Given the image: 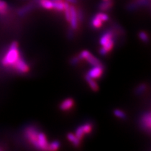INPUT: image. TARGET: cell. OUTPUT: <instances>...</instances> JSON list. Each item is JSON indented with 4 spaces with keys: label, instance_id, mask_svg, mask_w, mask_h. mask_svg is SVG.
<instances>
[{
    "label": "cell",
    "instance_id": "obj_28",
    "mask_svg": "<svg viewBox=\"0 0 151 151\" xmlns=\"http://www.w3.org/2000/svg\"><path fill=\"white\" fill-rule=\"evenodd\" d=\"M80 61L79 58L78 57H74L71 60H70V64L72 65H76L79 63V62Z\"/></svg>",
    "mask_w": 151,
    "mask_h": 151
},
{
    "label": "cell",
    "instance_id": "obj_19",
    "mask_svg": "<svg viewBox=\"0 0 151 151\" xmlns=\"http://www.w3.org/2000/svg\"><path fill=\"white\" fill-rule=\"evenodd\" d=\"M60 142L58 140H54L50 144L49 143L48 147H47V150H50V151H54L58 150L60 147Z\"/></svg>",
    "mask_w": 151,
    "mask_h": 151
},
{
    "label": "cell",
    "instance_id": "obj_10",
    "mask_svg": "<svg viewBox=\"0 0 151 151\" xmlns=\"http://www.w3.org/2000/svg\"><path fill=\"white\" fill-rule=\"evenodd\" d=\"M85 60L92 66H103L102 63L101 61L98 58H95V57L92 55L91 53L86 57V58L85 59Z\"/></svg>",
    "mask_w": 151,
    "mask_h": 151
},
{
    "label": "cell",
    "instance_id": "obj_6",
    "mask_svg": "<svg viewBox=\"0 0 151 151\" xmlns=\"http://www.w3.org/2000/svg\"><path fill=\"white\" fill-rule=\"evenodd\" d=\"M151 125V119H150V112L146 113L142 116L141 119V126L144 130L150 132Z\"/></svg>",
    "mask_w": 151,
    "mask_h": 151
},
{
    "label": "cell",
    "instance_id": "obj_5",
    "mask_svg": "<svg viewBox=\"0 0 151 151\" xmlns=\"http://www.w3.org/2000/svg\"><path fill=\"white\" fill-rule=\"evenodd\" d=\"M70 24L73 30H76L78 26V19L77 15V10L74 5H70Z\"/></svg>",
    "mask_w": 151,
    "mask_h": 151
},
{
    "label": "cell",
    "instance_id": "obj_30",
    "mask_svg": "<svg viewBox=\"0 0 151 151\" xmlns=\"http://www.w3.org/2000/svg\"><path fill=\"white\" fill-rule=\"evenodd\" d=\"M66 2H68L69 3H71V4H76L77 3V0H65Z\"/></svg>",
    "mask_w": 151,
    "mask_h": 151
},
{
    "label": "cell",
    "instance_id": "obj_18",
    "mask_svg": "<svg viewBox=\"0 0 151 151\" xmlns=\"http://www.w3.org/2000/svg\"><path fill=\"white\" fill-rule=\"evenodd\" d=\"M83 130L84 132V134H91L93 129V125L90 122L85 123L84 124L81 125Z\"/></svg>",
    "mask_w": 151,
    "mask_h": 151
},
{
    "label": "cell",
    "instance_id": "obj_2",
    "mask_svg": "<svg viewBox=\"0 0 151 151\" xmlns=\"http://www.w3.org/2000/svg\"><path fill=\"white\" fill-rule=\"evenodd\" d=\"M40 132L35 127L30 126L26 128L25 130V137L34 147L39 150V138Z\"/></svg>",
    "mask_w": 151,
    "mask_h": 151
},
{
    "label": "cell",
    "instance_id": "obj_32",
    "mask_svg": "<svg viewBox=\"0 0 151 151\" xmlns=\"http://www.w3.org/2000/svg\"><path fill=\"white\" fill-rule=\"evenodd\" d=\"M104 1H106V0H104Z\"/></svg>",
    "mask_w": 151,
    "mask_h": 151
},
{
    "label": "cell",
    "instance_id": "obj_22",
    "mask_svg": "<svg viewBox=\"0 0 151 151\" xmlns=\"http://www.w3.org/2000/svg\"><path fill=\"white\" fill-rule=\"evenodd\" d=\"M84 133L83 130V129L81 127V125L78 127V128L76 130L75 132V135L76 136V137L79 140H81L83 139V138L84 137Z\"/></svg>",
    "mask_w": 151,
    "mask_h": 151
},
{
    "label": "cell",
    "instance_id": "obj_7",
    "mask_svg": "<svg viewBox=\"0 0 151 151\" xmlns=\"http://www.w3.org/2000/svg\"><path fill=\"white\" fill-rule=\"evenodd\" d=\"M74 105V100L73 98H66L60 104L59 108L62 111H68L71 109Z\"/></svg>",
    "mask_w": 151,
    "mask_h": 151
},
{
    "label": "cell",
    "instance_id": "obj_25",
    "mask_svg": "<svg viewBox=\"0 0 151 151\" xmlns=\"http://www.w3.org/2000/svg\"><path fill=\"white\" fill-rule=\"evenodd\" d=\"M139 37L140 38V39L142 41L145 42V43H147V42L149 40V36H148L146 32H143V31H141V32H139Z\"/></svg>",
    "mask_w": 151,
    "mask_h": 151
},
{
    "label": "cell",
    "instance_id": "obj_3",
    "mask_svg": "<svg viewBox=\"0 0 151 151\" xmlns=\"http://www.w3.org/2000/svg\"><path fill=\"white\" fill-rule=\"evenodd\" d=\"M12 69H15V71L20 74H26L30 71L29 65L23 59L22 57L13 65Z\"/></svg>",
    "mask_w": 151,
    "mask_h": 151
},
{
    "label": "cell",
    "instance_id": "obj_14",
    "mask_svg": "<svg viewBox=\"0 0 151 151\" xmlns=\"http://www.w3.org/2000/svg\"><path fill=\"white\" fill-rule=\"evenodd\" d=\"M112 6H113L112 1H110V0H106V1L102 2L100 5H99V9L101 11L105 12L110 9Z\"/></svg>",
    "mask_w": 151,
    "mask_h": 151
},
{
    "label": "cell",
    "instance_id": "obj_20",
    "mask_svg": "<svg viewBox=\"0 0 151 151\" xmlns=\"http://www.w3.org/2000/svg\"><path fill=\"white\" fill-rule=\"evenodd\" d=\"M53 9L58 12H63L64 9V2L63 1L53 2Z\"/></svg>",
    "mask_w": 151,
    "mask_h": 151
},
{
    "label": "cell",
    "instance_id": "obj_1",
    "mask_svg": "<svg viewBox=\"0 0 151 151\" xmlns=\"http://www.w3.org/2000/svg\"><path fill=\"white\" fill-rule=\"evenodd\" d=\"M22 58L19 50L17 42H13L9 47V49L3 57L1 64L5 67L13 68L17 61Z\"/></svg>",
    "mask_w": 151,
    "mask_h": 151
},
{
    "label": "cell",
    "instance_id": "obj_12",
    "mask_svg": "<svg viewBox=\"0 0 151 151\" xmlns=\"http://www.w3.org/2000/svg\"><path fill=\"white\" fill-rule=\"evenodd\" d=\"M68 139L71 142L74 147H79L80 144H81V140H79L74 134L72 133H69L67 135Z\"/></svg>",
    "mask_w": 151,
    "mask_h": 151
},
{
    "label": "cell",
    "instance_id": "obj_17",
    "mask_svg": "<svg viewBox=\"0 0 151 151\" xmlns=\"http://www.w3.org/2000/svg\"><path fill=\"white\" fill-rule=\"evenodd\" d=\"M65 14V18L67 22H70V5L69 3L65 1L64 2V11Z\"/></svg>",
    "mask_w": 151,
    "mask_h": 151
},
{
    "label": "cell",
    "instance_id": "obj_13",
    "mask_svg": "<svg viewBox=\"0 0 151 151\" xmlns=\"http://www.w3.org/2000/svg\"><path fill=\"white\" fill-rule=\"evenodd\" d=\"M148 0H138L136 2L132 3L128 6V9L131 10V9H135V8L141 6L142 5H146Z\"/></svg>",
    "mask_w": 151,
    "mask_h": 151
},
{
    "label": "cell",
    "instance_id": "obj_33",
    "mask_svg": "<svg viewBox=\"0 0 151 151\" xmlns=\"http://www.w3.org/2000/svg\"><path fill=\"white\" fill-rule=\"evenodd\" d=\"M0 150H1V149H0Z\"/></svg>",
    "mask_w": 151,
    "mask_h": 151
},
{
    "label": "cell",
    "instance_id": "obj_21",
    "mask_svg": "<svg viewBox=\"0 0 151 151\" xmlns=\"http://www.w3.org/2000/svg\"><path fill=\"white\" fill-rule=\"evenodd\" d=\"M32 8H33L32 4H28V5H27V6H25L24 7H23L22 8L18 10V15H20V16L24 15L25 14L27 13L28 12H29L31 10V9H32Z\"/></svg>",
    "mask_w": 151,
    "mask_h": 151
},
{
    "label": "cell",
    "instance_id": "obj_15",
    "mask_svg": "<svg viewBox=\"0 0 151 151\" xmlns=\"http://www.w3.org/2000/svg\"><path fill=\"white\" fill-rule=\"evenodd\" d=\"M91 24L94 28H100L102 26L103 22L95 15L92 18Z\"/></svg>",
    "mask_w": 151,
    "mask_h": 151
},
{
    "label": "cell",
    "instance_id": "obj_29",
    "mask_svg": "<svg viewBox=\"0 0 151 151\" xmlns=\"http://www.w3.org/2000/svg\"><path fill=\"white\" fill-rule=\"evenodd\" d=\"M77 15H78V19L79 21H82L83 20V14L81 9H78L77 11Z\"/></svg>",
    "mask_w": 151,
    "mask_h": 151
},
{
    "label": "cell",
    "instance_id": "obj_31",
    "mask_svg": "<svg viewBox=\"0 0 151 151\" xmlns=\"http://www.w3.org/2000/svg\"><path fill=\"white\" fill-rule=\"evenodd\" d=\"M52 2H57V1H63V0H50Z\"/></svg>",
    "mask_w": 151,
    "mask_h": 151
},
{
    "label": "cell",
    "instance_id": "obj_27",
    "mask_svg": "<svg viewBox=\"0 0 151 151\" xmlns=\"http://www.w3.org/2000/svg\"><path fill=\"white\" fill-rule=\"evenodd\" d=\"M96 16L100 18L103 22L108 21V19H109V17H108V15H106V13H98L96 14Z\"/></svg>",
    "mask_w": 151,
    "mask_h": 151
},
{
    "label": "cell",
    "instance_id": "obj_23",
    "mask_svg": "<svg viewBox=\"0 0 151 151\" xmlns=\"http://www.w3.org/2000/svg\"><path fill=\"white\" fill-rule=\"evenodd\" d=\"M113 114L115 115V116L119 118L120 119H125L127 117L124 111L119 109L114 110V111H113Z\"/></svg>",
    "mask_w": 151,
    "mask_h": 151
},
{
    "label": "cell",
    "instance_id": "obj_26",
    "mask_svg": "<svg viewBox=\"0 0 151 151\" xmlns=\"http://www.w3.org/2000/svg\"><path fill=\"white\" fill-rule=\"evenodd\" d=\"M146 88H147V85H146L145 84H140L139 86L136 88L135 89V93L137 94H142L146 89Z\"/></svg>",
    "mask_w": 151,
    "mask_h": 151
},
{
    "label": "cell",
    "instance_id": "obj_4",
    "mask_svg": "<svg viewBox=\"0 0 151 151\" xmlns=\"http://www.w3.org/2000/svg\"><path fill=\"white\" fill-rule=\"evenodd\" d=\"M104 72V67L103 66H93V68L89 69L86 76L93 79L100 78Z\"/></svg>",
    "mask_w": 151,
    "mask_h": 151
},
{
    "label": "cell",
    "instance_id": "obj_11",
    "mask_svg": "<svg viewBox=\"0 0 151 151\" xmlns=\"http://www.w3.org/2000/svg\"><path fill=\"white\" fill-rule=\"evenodd\" d=\"M85 79H86V81L88 83L89 87H90V88L93 91H98L99 90L98 84L95 81H94V79L90 78L89 77H88V76H85Z\"/></svg>",
    "mask_w": 151,
    "mask_h": 151
},
{
    "label": "cell",
    "instance_id": "obj_34",
    "mask_svg": "<svg viewBox=\"0 0 151 151\" xmlns=\"http://www.w3.org/2000/svg\"><path fill=\"white\" fill-rule=\"evenodd\" d=\"M0 1H1V0H0Z\"/></svg>",
    "mask_w": 151,
    "mask_h": 151
},
{
    "label": "cell",
    "instance_id": "obj_9",
    "mask_svg": "<svg viewBox=\"0 0 151 151\" xmlns=\"http://www.w3.org/2000/svg\"><path fill=\"white\" fill-rule=\"evenodd\" d=\"M114 37V33L112 30H107L105 33H103L100 39V44L101 46L106 44L108 42H109L111 39H113Z\"/></svg>",
    "mask_w": 151,
    "mask_h": 151
},
{
    "label": "cell",
    "instance_id": "obj_16",
    "mask_svg": "<svg viewBox=\"0 0 151 151\" xmlns=\"http://www.w3.org/2000/svg\"><path fill=\"white\" fill-rule=\"evenodd\" d=\"M40 4L42 7L45 9H53V2L50 0H40Z\"/></svg>",
    "mask_w": 151,
    "mask_h": 151
},
{
    "label": "cell",
    "instance_id": "obj_8",
    "mask_svg": "<svg viewBox=\"0 0 151 151\" xmlns=\"http://www.w3.org/2000/svg\"><path fill=\"white\" fill-rule=\"evenodd\" d=\"M114 45H115V40L114 39H112L109 42H108L106 44L102 46V47L100 50V54L101 55H106L108 52H110L112 50Z\"/></svg>",
    "mask_w": 151,
    "mask_h": 151
},
{
    "label": "cell",
    "instance_id": "obj_24",
    "mask_svg": "<svg viewBox=\"0 0 151 151\" xmlns=\"http://www.w3.org/2000/svg\"><path fill=\"white\" fill-rule=\"evenodd\" d=\"M8 10V4L5 1H0V15H4Z\"/></svg>",
    "mask_w": 151,
    "mask_h": 151
}]
</instances>
